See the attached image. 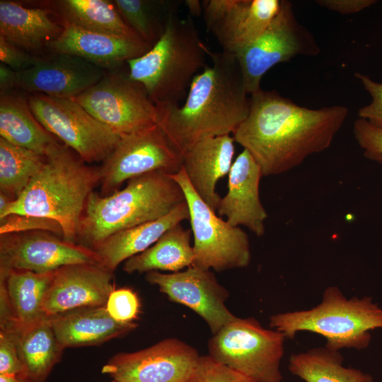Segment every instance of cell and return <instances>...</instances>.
Listing matches in <instances>:
<instances>
[{
  "label": "cell",
  "instance_id": "obj_1",
  "mask_svg": "<svg viewBox=\"0 0 382 382\" xmlns=\"http://www.w3.org/2000/svg\"><path fill=\"white\" fill-rule=\"evenodd\" d=\"M347 115L343 105L311 109L260 89L250 95L248 115L233 137L252 155L263 176L279 175L327 149Z\"/></svg>",
  "mask_w": 382,
  "mask_h": 382
},
{
  "label": "cell",
  "instance_id": "obj_2",
  "mask_svg": "<svg viewBox=\"0 0 382 382\" xmlns=\"http://www.w3.org/2000/svg\"><path fill=\"white\" fill-rule=\"evenodd\" d=\"M205 51L212 64L194 78L185 103L160 112L158 124L182 154L202 139L233 134L250 110L236 57L206 45Z\"/></svg>",
  "mask_w": 382,
  "mask_h": 382
},
{
  "label": "cell",
  "instance_id": "obj_3",
  "mask_svg": "<svg viewBox=\"0 0 382 382\" xmlns=\"http://www.w3.org/2000/svg\"><path fill=\"white\" fill-rule=\"evenodd\" d=\"M45 163L17 199L0 214L46 219L61 228L64 240L77 243V231L87 198L100 183L99 168L88 166L74 151L57 141Z\"/></svg>",
  "mask_w": 382,
  "mask_h": 382
},
{
  "label": "cell",
  "instance_id": "obj_4",
  "mask_svg": "<svg viewBox=\"0 0 382 382\" xmlns=\"http://www.w3.org/2000/svg\"><path fill=\"white\" fill-rule=\"evenodd\" d=\"M186 201L168 174L148 173L127 181L111 195H88L77 231V243L94 250L120 231L158 219Z\"/></svg>",
  "mask_w": 382,
  "mask_h": 382
},
{
  "label": "cell",
  "instance_id": "obj_5",
  "mask_svg": "<svg viewBox=\"0 0 382 382\" xmlns=\"http://www.w3.org/2000/svg\"><path fill=\"white\" fill-rule=\"evenodd\" d=\"M205 45L192 17L176 16L147 52L127 62L128 74L142 85L160 112L175 108L207 66Z\"/></svg>",
  "mask_w": 382,
  "mask_h": 382
},
{
  "label": "cell",
  "instance_id": "obj_6",
  "mask_svg": "<svg viewBox=\"0 0 382 382\" xmlns=\"http://www.w3.org/2000/svg\"><path fill=\"white\" fill-rule=\"evenodd\" d=\"M269 326L286 339H294L297 332L307 331L324 337L328 349L361 350L371 342L370 330L382 328V308L370 296L348 299L337 286H332L325 289L316 306L272 315Z\"/></svg>",
  "mask_w": 382,
  "mask_h": 382
},
{
  "label": "cell",
  "instance_id": "obj_7",
  "mask_svg": "<svg viewBox=\"0 0 382 382\" xmlns=\"http://www.w3.org/2000/svg\"><path fill=\"white\" fill-rule=\"evenodd\" d=\"M284 335L254 318H236L208 341L209 355L256 382H282Z\"/></svg>",
  "mask_w": 382,
  "mask_h": 382
},
{
  "label": "cell",
  "instance_id": "obj_8",
  "mask_svg": "<svg viewBox=\"0 0 382 382\" xmlns=\"http://www.w3.org/2000/svg\"><path fill=\"white\" fill-rule=\"evenodd\" d=\"M170 175L181 187L189 209L194 238L192 266L216 272L248 266L251 253L248 234L216 214L193 189L182 168Z\"/></svg>",
  "mask_w": 382,
  "mask_h": 382
},
{
  "label": "cell",
  "instance_id": "obj_9",
  "mask_svg": "<svg viewBox=\"0 0 382 382\" xmlns=\"http://www.w3.org/2000/svg\"><path fill=\"white\" fill-rule=\"evenodd\" d=\"M28 103L37 121L86 163L103 162L120 139L73 99L33 93Z\"/></svg>",
  "mask_w": 382,
  "mask_h": 382
},
{
  "label": "cell",
  "instance_id": "obj_10",
  "mask_svg": "<svg viewBox=\"0 0 382 382\" xmlns=\"http://www.w3.org/2000/svg\"><path fill=\"white\" fill-rule=\"evenodd\" d=\"M182 163L183 154L158 123L122 135L98 167L100 195H111L125 181L148 173H177Z\"/></svg>",
  "mask_w": 382,
  "mask_h": 382
},
{
  "label": "cell",
  "instance_id": "obj_11",
  "mask_svg": "<svg viewBox=\"0 0 382 382\" xmlns=\"http://www.w3.org/2000/svg\"><path fill=\"white\" fill-rule=\"evenodd\" d=\"M319 52L313 35L298 22L291 3L281 0L278 13L265 30L235 56L250 96L261 89L262 76L274 66L296 56H315Z\"/></svg>",
  "mask_w": 382,
  "mask_h": 382
},
{
  "label": "cell",
  "instance_id": "obj_12",
  "mask_svg": "<svg viewBox=\"0 0 382 382\" xmlns=\"http://www.w3.org/2000/svg\"><path fill=\"white\" fill-rule=\"evenodd\" d=\"M73 100L120 136L160 121L159 109L128 73L105 75Z\"/></svg>",
  "mask_w": 382,
  "mask_h": 382
},
{
  "label": "cell",
  "instance_id": "obj_13",
  "mask_svg": "<svg viewBox=\"0 0 382 382\" xmlns=\"http://www.w3.org/2000/svg\"><path fill=\"white\" fill-rule=\"evenodd\" d=\"M200 355L178 338L112 356L101 372L118 382H188Z\"/></svg>",
  "mask_w": 382,
  "mask_h": 382
},
{
  "label": "cell",
  "instance_id": "obj_14",
  "mask_svg": "<svg viewBox=\"0 0 382 382\" xmlns=\"http://www.w3.org/2000/svg\"><path fill=\"white\" fill-rule=\"evenodd\" d=\"M79 263L100 262L93 250L67 241L50 231L1 235L0 274L13 270L45 273Z\"/></svg>",
  "mask_w": 382,
  "mask_h": 382
},
{
  "label": "cell",
  "instance_id": "obj_15",
  "mask_svg": "<svg viewBox=\"0 0 382 382\" xmlns=\"http://www.w3.org/2000/svg\"><path fill=\"white\" fill-rule=\"evenodd\" d=\"M145 279L157 286L170 301L195 312L205 321L212 335L237 318L226 306L228 291L211 270L190 266L171 273L151 271Z\"/></svg>",
  "mask_w": 382,
  "mask_h": 382
},
{
  "label": "cell",
  "instance_id": "obj_16",
  "mask_svg": "<svg viewBox=\"0 0 382 382\" xmlns=\"http://www.w3.org/2000/svg\"><path fill=\"white\" fill-rule=\"evenodd\" d=\"M279 0H205L203 16L222 51L236 54L253 42L278 13Z\"/></svg>",
  "mask_w": 382,
  "mask_h": 382
},
{
  "label": "cell",
  "instance_id": "obj_17",
  "mask_svg": "<svg viewBox=\"0 0 382 382\" xmlns=\"http://www.w3.org/2000/svg\"><path fill=\"white\" fill-rule=\"evenodd\" d=\"M113 272L97 263H79L55 270L43 310L52 317L69 311L105 306L115 289Z\"/></svg>",
  "mask_w": 382,
  "mask_h": 382
},
{
  "label": "cell",
  "instance_id": "obj_18",
  "mask_svg": "<svg viewBox=\"0 0 382 382\" xmlns=\"http://www.w3.org/2000/svg\"><path fill=\"white\" fill-rule=\"evenodd\" d=\"M105 75L102 68L79 57L56 54L18 71L16 87L33 93L73 99Z\"/></svg>",
  "mask_w": 382,
  "mask_h": 382
},
{
  "label": "cell",
  "instance_id": "obj_19",
  "mask_svg": "<svg viewBox=\"0 0 382 382\" xmlns=\"http://www.w3.org/2000/svg\"><path fill=\"white\" fill-rule=\"evenodd\" d=\"M60 35L47 46L55 54L79 57L100 68L113 69L141 57L152 47L137 36H120L63 22Z\"/></svg>",
  "mask_w": 382,
  "mask_h": 382
},
{
  "label": "cell",
  "instance_id": "obj_20",
  "mask_svg": "<svg viewBox=\"0 0 382 382\" xmlns=\"http://www.w3.org/2000/svg\"><path fill=\"white\" fill-rule=\"evenodd\" d=\"M260 166L245 149L237 156L228 173V191L216 212L233 226H243L257 236L265 233L267 213L260 198Z\"/></svg>",
  "mask_w": 382,
  "mask_h": 382
},
{
  "label": "cell",
  "instance_id": "obj_21",
  "mask_svg": "<svg viewBox=\"0 0 382 382\" xmlns=\"http://www.w3.org/2000/svg\"><path fill=\"white\" fill-rule=\"evenodd\" d=\"M0 330L14 341L26 380L45 382L64 349L57 340L50 317L23 325L7 313H0Z\"/></svg>",
  "mask_w": 382,
  "mask_h": 382
},
{
  "label": "cell",
  "instance_id": "obj_22",
  "mask_svg": "<svg viewBox=\"0 0 382 382\" xmlns=\"http://www.w3.org/2000/svg\"><path fill=\"white\" fill-rule=\"evenodd\" d=\"M234 139L230 134L202 139L183 154L182 168L192 187L215 212L221 197L216 192L219 179L233 164Z\"/></svg>",
  "mask_w": 382,
  "mask_h": 382
},
{
  "label": "cell",
  "instance_id": "obj_23",
  "mask_svg": "<svg viewBox=\"0 0 382 382\" xmlns=\"http://www.w3.org/2000/svg\"><path fill=\"white\" fill-rule=\"evenodd\" d=\"M50 318L57 340L64 349L100 345L123 337L137 327L134 322L116 321L105 306L78 308Z\"/></svg>",
  "mask_w": 382,
  "mask_h": 382
},
{
  "label": "cell",
  "instance_id": "obj_24",
  "mask_svg": "<svg viewBox=\"0 0 382 382\" xmlns=\"http://www.w3.org/2000/svg\"><path fill=\"white\" fill-rule=\"evenodd\" d=\"M189 219V209L185 201L163 217L113 233L93 250L100 264L114 272L121 262L144 252L168 229Z\"/></svg>",
  "mask_w": 382,
  "mask_h": 382
},
{
  "label": "cell",
  "instance_id": "obj_25",
  "mask_svg": "<svg viewBox=\"0 0 382 382\" xmlns=\"http://www.w3.org/2000/svg\"><path fill=\"white\" fill-rule=\"evenodd\" d=\"M54 272L37 273L13 270L1 273L0 312L8 314L23 325L47 317L43 304Z\"/></svg>",
  "mask_w": 382,
  "mask_h": 382
},
{
  "label": "cell",
  "instance_id": "obj_26",
  "mask_svg": "<svg viewBox=\"0 0 382 382\" xmlns=\"http://www.w3.org/2000/svg\"><path fill=\"white\" fill-rule=\"evenodd\" d=\"M47 8H28L11 1H0V36L25 50H37L56 40L63 25Z\"/></svg>",
  "mask_w": 382,
  "mask_h": 382
},
{
  "label": "cell",
  "instance_id": "obj_27",
  "mask_svg": "<svg viewBox=\"0 0 382 382\" xmlns=\"http://www.w3.org/2000/svg\"><path fill=\"white\" fill-rule=\"evenodd\" d=\"M0 135L7 141L45 156L57 139L35 118L28 103L8 93L0 97Z\"/></svg>",
  "mask_w": 382,
  "mask_h": 382
},
{
  "label": "cell",
  "instance_id": "obj_28",
  "mask_svg": "<svg viewBox=\"0 0 382 382\" xmlns=\"http://www.w3.org/2000/svg\"><path fill=\"white\" fill-rule=\"evenodd\" d=\"M190 233L180 224L166 232L150 248L127 260L123 270L128 273H144L151 271L179 272L192 265L193 247Z\"/></svg>",
  "mask_w": 382,
  "mask_h": 382
},
{
  "label": "cell",
  "instance_id": "obj_29",
  "mask_svg": "<svg viewBox=\"0 0 382 382\" xmlns=\"http://www.w3.org/2000/svg\"><path fill=\"white\" fill-rule=\"evenodd\" d=\"M343 361L340 351L320 347L292 354L288 369L305 382H374L369 374L346 367Z\"/></svg>",
  "mask_w": 382,
  "mask_h": 382
},
{
  "label": "cell",
  "instance_id": "obj_30",
  "mask_svg": "<svg viewBox=\"0 0 382 382\" xmlns=\"http://www.w3.org/2000/svg\"><path fill=\"white\" fill-rule=\"evenodd\" d=\"M119 13L129 28L144 42L154 45L171 19L178 16L181 1L115 0Z\"/></svg>",
  "mask_w": 382,
  "mask_h": 382
},
{
  "label": "cell",
  "instance_id": "obj_31",
  "mask_svg": "<svg viewBox=\"0 0 382 382\" xmlns=\"http://www.w3.org/2000/svg\"><path fill=\"white\" fill-rule=\"evenodd\" d=\"M57 4L65 22L98 33L137 36L114 3L106 0H63Z\"/></svg>",
  "mask_w": 382,
  "mask_h": 382
},
{
  "label": "cell",
  "instance_id": "obj_32",
  "mask_svg": "<svg viewBox=\"0 0 382 382\" xmlns=\"http://www.w3.org/2000/svg\"><path fill=\"white\" fill-rule=\"evenodd\" d=\"M45 161V156L0 137V192L17 199Z\"/></svg>",
  "mask_w": 382,
  "mask_h": 382
},
{
  "label": "cell",
  "instance_id": "obj_33",
  "mask_svg": "<svg viewBox=\"0 0 382 382\" xmlns=\"http://www.w3.org/2000/svg\"><path fill=\"white\" fill-rule=\"evenodd\" d=\"M188 382H256L209 354L199 357Z\"/></svg>",
  "mask_w": 382,
  "mask_h": 382
},
{
  "label": "cell",
  "instance_id": "obj_34",
  "mask_svg": "<svg viewBox=\"0 0 382 382\" xmlns=\"http://www.w3.org/2000/svg\"><path fill=\"white\" fill-rule=\"evenodd\" d=\"M109 315L122 323H134L140 312L141 303L137 294L129 288L115 289L105 303Z\"/></svg>",
  "mask_w": 382,
  "mask_h": 382
},
{
  "label": "cell",
  "instance_id": "obj_35",
  "mask_svg": "<svg viewBox=\"0 0 382 382\" xmlns=\"http://www.w3.org/2000/svg\"><path fill=\"white\" fill-rule=\"evenodd\" d=\"M353 133L364 156L377 162H382V127L359 118L354 123Z\"/></svg>",
  "mask_w": 382,
  "mask_h": 382
},
{
  "label": "cell",
  "instance_id": "obj_36",
  "mask_svg": "<svg viewBox=\"0 0 382 382\" xmlns=\"http://www.w3.org/2000/svg\"><path fill=\"white\" fill-rule=\"evenodd\" d=\"M0 221L1 235L42 230L51 231L54 234H59L62 237L59 226L56 222L49 219L13 214Z\"/></svg>",
  "mask_w": 382,
  "mask_h": 382
},
{
  "label": "cell",
  "instance_id": "obj_37",
  "mask_svg": "<svg viewBox=\"0 0 382 382\" xmlns=\"http://www.w3.org/2000/svg\"><path fill=\"white\" fill-rule=\"evenodd\" d=\"M355 76L369 92L371 101L359 110V118L382 127V83L373 81L369 76L356 73Z\"/></svg>",
  "mask_w": 382,
  "mask_h": 382
},
{
  "label": "cell",
  "instance_id": "obj_38",
  "mask_svg": "<svg viewBox=\"0 0 382 382\" xmlns=\"http://www.w3.org/2000/svg\"><path fill=\"white\" fill-rule=\"evenodd\" d=\"M40 59L0 36V61L16 71L33 67Z\"/></svg>",
  "mask_w": 382,
  "mask_h": 382
},
{
  "label": "cell",
  "instance_id": "obj_39",
  "mask_svg": "<svg viewBox=\"0 0 382 382\" xmlns=\"http://www.w3.org/2000/svg\"><path fill=\"white\" fill-rule=\"evenodd\" d=\"M0 374H17L25 378L16 344L2 330H0Z\"/></svg>",
  "mask_w": 382,
  "mask_h": 382
},
{
  "label": "cell",
  "instance_id": "obj_40",
  "mask_svg": "<svg viewBox=\"0 0 382 382\" xmlns=\"http://www.w3.org/2000/svg\"><path fill=\"white\" fill-rule=\"evenodd\" d=\"M374 0H318V4L341 14L357 13L375 4Z\"/></svg>",
  "mask_w": 382,
  "mask_h": 382
},
{
  "label": "cell",
  "instance_id": "obj_41",
  "mask_svg": "<svg viewBox=\"0 0 382 382\" xmlns=\"http://www.w3.org/2000/svg\"><path fill=\"white\" fill-rule=\"evenodd\" d=\"M17 71L10 68L7 65L1 62L0 64V90L1 93H8V91L16 87Z\"/></svg>",
  "mask_w": 382,
  "mask_h": 382
},
{
  "label": "cell",
  "instance_id": "obj_42",
  "mask_svg": "<svg viewBox=\"0 0 382 382\" xmlns=\"http://www.w3.org/2000/svg\"><path fill=\"white\" fill-rule=\"evenodd\" d=\"M184 4L186 6L189 15L191 17H199L203 13L202 1L199 0H185Z\"/></svg>",
  "mask_w": 382,
  "mask_h": 382
},
{
  "label": "cell",
  "instance_id": "obj_43",
  "mask_svg": "<svg viewBox=\"0 0 382 382\" xmlns=\"http://www.w3.org/2000/svg\"><path fill=\"white\" fill-rule=\"evenodd\" d=\"M25 378L21 375L0 374V382H24Z\"/></svg>",
  "mask_w": 382,
  "mask_h": 382
},
{
  "label": "cell",
  "instance_id": "obj_44",
  "mask_svg": "<svg viewBox=\"0 0 382 382\" xmlns=\"http://www.w3.org/2000/svg\"><path fill=\"white\" fill-rule=\"evenodd\" d=\"M109 382H118V381H117L112 379V381H109Z\"/></svg>",
  "mask_w": 382,
  "mask_h": 382
},
{
  "label": "cell",
  "instance_id": "obj_45",
  "mask_svg": "<svg viewBox=\"0 0 382 382\" xmlns=\"http://www.w3.org/2000/svg\"><path fill=\"white\" fill-rule=\"evenodd\" d=\"M24 382H30V381H28V380L25 379V380L24 381Z\"/></svg>",
  "mask_w": 382,
  "mask_h": 382
}]
</instances>
